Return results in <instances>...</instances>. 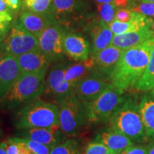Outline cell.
<instances>
[{
    "label": "cell",
    "mask_w": 154,
    "mask_h": 154,
    "mask_svg": "<svg viewBox=\"0 0 154 154\" xmlns=\"http://www.w3.org/2000/svg\"><path fill=\"white\" fill-rule=\"evenodd\" d=\"M0 154H7L5 141H2L0 143Z\"/></svg>",
    "instance_id": "cell-39"
},
{
    "label": "cell",
    "mask_w": 154,
    "mask_h": 154,
    "mask_svg": "<svg viewBox=\"0 0 154 154\" xmlns=\"http://www.w3.org/2000/svg\"><path fill=\"white\" fill-rule=\"evenodd\" d=\"M122 154H148V147L145 146H131L121 152Z\"/></svg>",
    "instance_id": "cell-33"
},
{
    "label": "cell",
    "mask_w": 154,
    "mask_h": 154,
    "mask_svg": "<svg viewBox=\"0 0 154 154\" xmlns=\"http://www.w3.org/2000/svg\"><path fill=\"white\" fill-rule=\"evenodd\" d=\"M10 26V22H0V39L3 40L7 35Z\"/></svg>",
    "instance_id": "cell-34"
},
{
    "label": "cell",
    "mask_w": 154,
    "mask_h": 154,
    "mask_svg": "<svg viewBox=\"0 0 154 154\" xmlns=\"http://www.w3.org/2000/svg\"><path fill=\"white\" fill-rule=\"evenodd\" d=\"M22 140L34 154H50L52 151V149L49 146L34 140L26 139V138H22Z\"/></svg>",
    "instance_id": "cell-30"
},
{
    "label": "cell",
    "mask_w": 154,
    "mask_h": 154,
    "mask_svg": "<svg viewBox=\"0 0 154 154\" xmlns=\"http://www.w3.org/2000/svg\"><path fill=\"white\" fill-rule=\"evenodd\" d=\"M113 153L106 146L98 141L89 142L82 148L80 154H112Z\"/></svg>",
    "instance_id": "cell-29"
},
{
    "label": "cell",
    "mask_w": 154,
    "mask_h": 154,
    "mask_svg": "<svg viewBox=\"0 0 154 154\" xmlns=\"http://www.w3.org/2000/svg\"><path fill=\"white\" fill-rule=\"evenodd\" d=\"M148 154H154V143L148 146Z\"/></svg>",
    "instance_id": "cell-40"
},
{
    "label": "cell",
    "mask_w": 154,
    "mask_h": 154,
    "mask_svg": "<svg viewBox=\"0 0 154 154\" xmlns=\"http://www.w3.org/2000/svg\"><path fill=\"white\" fill-rule=\"evenodd\" d=\"M3 57H4V54H0V61H1Z\"/></svg>",
    "instance_id": "cell-46"
},
{
    "label": "cell",
    "mask_w": 154,
    "mask_h": 154,
    "mask_svg": "<svg viewBox=\"0 0 154 154\" xmlns=\"http://www.w3.org/2000/svg\"><path fill=\"white\" fill-rule=\"evenodd\" d=\"M132 1H134V2H138V1H139V0H132ZM140 1H141V0H140Z\"/></svg>",
    "instance_id": "cell-48"
},
{
    "label": "cell",
    "mask_w": 154,
    "mask_h": 154,
    "mask_svg": "<svg viewBox=\"0 0 154 154\" xmlns=\"http://www.w3.org/2000/svg\"><path fill=\"white\" fill-rule=\"evenodd\" d=\"M153 21L145 15L136 12L134 18L128 22H121L114 20L109 25V28L114 35H119L128 32H134L144 26H151Z\"/></svg>",
    "instance_id": "cell-20"
},
{
    "label": "cell",
    "mask_w": 154,
    "mask_h": 154,
    "mask_svg": "<svg viewBox=\"0 0 154 154\" xmlns=\"http://www.w3.org/2000/svg\"><path fill=\"white\" fill-rule=\"evenodd\" d=\"M108 121L109 128L125 135L133 142L143 141L149 138L138 104L129 96L126 97Z\"/></svg>",
    "instance_id": "cell-4"
},
{
    "label": "cell",
    "mask_w": 154,
    "mask_h": 154,
    "mask_svg": "<svg viewBox=\"0 0 154 154\" xmlns=\"http://www.w3.org/2000/svg\"><path fill=\"white\" fill-rule=\"evenodd\" d=\"M97 8L101 20L109 26L115 20L117 7L111 3H99Z\"/></svg>",
    "instance_id": "cell-28"
},
{
    "label": "cell",
    "mask_w": 154,
    "mask_h": 154,
    "mask_svg": "<svg viewBox=\"0 0 154 154\" xmlns=\"http://www.w3.org/2000/svg\"><path fill=\"white\" fill-rule=\"evenodd\" d=\"M63 51L73 60L82 61L88 58L89 44L81 35L69 34L63 41Z\"/></svg>",
    "instance_id": "cell-17"
},
{
    "label": "cell",
    "mask_w": 154,
    "mask_h": 154,
    "mask_svg": "<svg viewBox=\"0 0 154 154\" xmlns=\"http://www.w3.org/2000/svg\"><path fill=\"white\" fill-rule=\"evenodd\" d=\"M151 30L153 31V33H154V21L153 22V23H152V24H151Z\"/></svg>",
    "instance_id": "cell-44"
},
{
    "label": "cell",
    "mask_w": 154,
    "mask_h": 154,
    "mask_svg": "<svg viewBox=\"0 0 154 154\" xmlns=\"http://www.w3.org/2000/svg\"><path fill=\"white\" fill-rule=\"evenodd\" d=\"M10 8L7 5L5 0H0V13L3 14H11Z\"/></svg>",
    "instance_id": "cell-37"
},
{
    "label": "cell",
    "mask_w": 154,
    "mask_h": 154,
    "mask_svg": "<svg viewBox=\"0 0 154 154\" xmlns=\"http://www.w3.org/2000/svg\"><path fill=\"white\" fill-rule=\"evenodd\" d=\"M136 12L128 8H119L116 13L115 20L121 22H128L134 18Z\"/></svg>",
    "instance_id": "cell-32"
},
{
    "label": "cell",
    "mask_w": 154,
    "mask_h": 154,
    "mask_svg": "<svg viewBox=\"0 0 154 154\" xmlns=\"http://www.w3.org/2000/svg\"><path fill=\"white\" fill-rule=\"evenodd\" d=\"M12 20V17L11 14H3L0 13V22H10Z\"/></svg>",
    "instance_id": "cell-38"
},
{
    "label": "cell",
    "mask_w": 154,
    "mask_h": 154,
    "mask_svg": "<svg viewBox=\"0 0 154 154\" xmlns=\"http://www.w3.org/2000/svg\"><path fill=\"white\" fill-rule=\"evenodd\" d=\"M6 3L11 9H18L21 5L20 0H6Z\"/></svg>",
    "instance_id": "cell-35"
},
{
    "label": "cell",
    "mask_w": 154,
    "mask_h": 154,
    "mask_svg": "<svg viewBox=\"0 0 154 154\" xmlns=\"http://www.w3.org/2000/svg\"><path fill=\"white\" fill-rule=\"evenodd\" d=\"M127 96L124 91L111 84L96 99L84 103L88 125L109 121Z\"/></svg>",
    "instance_id": "cell-5"
},
{
    "label": "cell",
    "mask_w": 154,
    "mask_h": 154,
    "mask_svg": "<svg viewBox=\"0 0 154 154\" xmlns=\"http://www.w3.org/2000/svg\"><path fill=\"white\" fill-rule=\"evenodd\" d=\"M153 47L154 37L124 50L110 76L111 84L124 91L134 88L145 72Z\"/></svg>",
    "instance_id": "cell-1"
},
{
    "label": "cell",
    "mask_w": 154,
    "mask_h": 154,
    "mask_svg": "<svg viewBox=\"0 0 154 154\" xmlns=\"http://www.w3.org/2000/svg\"><path fill=\"white\" fill-rule=\"evenodd\" d=\"M47 70L21 74L14 86L0 101L3 109L15 111L43 95Z\"/></svg>",
    "instance_id": "cell-3"
},
{
    "label": "cell",
    "mask_w": 154,
    "mask_h": 154,
    "mask_svg": "<svg viewBox=\"0 0 154 154\" xmlns=\"http://www.w3.org/2000/svg\"><path fill=\"white\" fill-rule=\"evenodd\" d=\"M7 154H34L19 137L9 138L5 140Z\"/></svg>",
    "instance_id": "cell-26"
},
{
    "label": "cell",
    "mask_w": 154,
    "mask_h": 154,
    "mask_svg": "<svg viewBox=\"0 0 154 154\" xmlns=\"http://www.w3.org/2000/svg\"><path fill=\"white\" fill-rule=\"evenodd\" d=\"M124 50L110 46L91 55L94 61V69L110 78L111 73L122 55Z\"/></svg>",
    "instance_id": "cell-14"
},
{
    "label": "cell",
    "mask_w": 154,
    "mask_h": 154,
    "mask_svg": "<svg viewBox=\"0 0 154 154\" xmlns=\"http://www.w3.org/2000/svg\"><path fill=\"white\" fill-rule=\"evenodd\" d=\"M53 0H24V7L28 11L41 14H51Z\"/></svg>",
    "instance_id": "cell-27"
},
{
    "label": "cell",
    "mask_w": 154,
    "mask_h": 154,
    "mask_svg": "<svg viewBox=\"0 0 154 154\" xmlns=\"http://www.w3.org/2000/svg\"><path fill=\"white\" fill-rule=\"evenodd\" d=\"M95 141L103 144L113 153H120L128 147L134 145V142L129 138L111 128L99 133Z\"/></svg>",
    "instance_id": "cell-18"
},
{
    "label": "cell",
    "mask_w": 154,
    "mask_h": 154,
    "mask_svg": "<svg viewBox=\"0 0 154 154\" xmlns=\"http://www.w3.org/2000/svg\"><path fill=\"white\" fill-rule=\"evenodd\" d=\"M134 88L138 91H149L154 88V47L145 72Z\"/></svg>",
    "instance_id": "cell-24"
},
{
    "label": "cell",
    "mask_w": 154,
    "mask_h": 154,
    "mask_svg": "<svg viewBox=\"0 0 154 154\" xmlns=\"http://www.w3.org/2000/svg\"><path fill=\"white\" fill-rule=\"evenodd\" d=\"M21 74L48 70L51 61L40 50L24 54L17 57Z\"/></svg>",
    "instance_id": "cell-15"
},
{
    "label": "cell",
    "mask_w": 154,
    "mask_h": 154,
    "mask_svg": "<svg viewBox=\"0 0 154 154\" xmlns=\"http://www.w3.org/2000/svg\"><path fill=\"white\" fill-rule=\"evenodd\" d=\"M151 94H152V95H153V96H154V88H153V89H152Z\"/></svg>",
    "instance_id": "cell-47"
},
{
    "label": "cell",
    "mask_w": 154,
    "mask_h": 154,
    "mask_svg": "<svg viewBox=\"0 0 154 154\" xmlns=\"http://www.w3.org/2000/svg\"><path fill=\"white\" fill-rule=\"evenodd\" d=\"M154 37V33L151 26H147L134 31L119 35H114L111 46L121 50H126L143 43Z\"/></svg>",
    "instance_id": "cell-16"
},
{
    "label": "cell",
    "mask_w": 154,
    "mask_h": 154,
    "mask_svg": "<svg viewBox=\"0 0 154 154\" xmlns=\"http://www.w3.org/2000/svg\"><path fill=\"white\" fill-rule=\"evenodd\" d=\"M54 22H55V20L51 14H41L26 11L20 14L15 25L38 37Z\"/></svg>",
    "instance_id": "cell-12"
},
{
    "label": "cell",
    "mask_w": 154,
    "mask_h": 154,
    "mask_svg": "<svg viewBox=\"0 0 154 154\" xmlns=\"http://www.w3.org/2000/svg\"><path fill=\"white\" fill-rule=\"evenodd\" d=\"M17 137L34 140L52 149L68 138L67 135L61 129L60 126H54L51 128L18 129Z\"/></svg>",
    "instance_id": "cell-11"
},
{
    "label": "cell",
    "mask_w": 154,
    "mask_h": 154,
    "mask_svg": "<svg viewBox=\"0 0 154 154\" xmlns=\"http://www.w3.org/2000/svg\"><path fill=\"white\" fill-rule=\"evenodd\" d=\"M94 66L95 64L92 57H88L85 60L72 64L65 74L64 81L77 84L79 82L93 72Z\"/></svg>",
    "instance_id": "cell-23"
},
{
    "label": "cell",
    "mask_w": 154,
    "mask_h": 154,
    "mask_svg": "<svg viewBox=\"0 0 154 154\" xmlns=\"http://www.w3.org/2000/svg\"><path fill=\"white\" fill-rule=\"evenodd\" d=\"M66 27L57 22L50 25L38 37V47L51 61L63 59V41L66 36Z\"/></svg>",
    "instance_id": "cell-9"
},
{
    "label": "cell",
    "mask_w": 154,
    "mask_h": 154,
    "mask_svg": "<svg viewBox=\"0 0 154 154\" xmlns=\"http://www.w3.org/2000/svg\"><path fill=\"white\" fill-rule=\"evenodd\" d=\"M89 12L87 0H53L51 14L66 28L84 19Z\"/></svg>",
    "instance_id": "cell-7"
},
{
    "label": "cell",
    "mask_w": 154,
    "mask_h": 154,
    "mask_svg": "<svg viewBox=\"0 0 154 154\" xmlns=\"http://www.w3.org/2000/svg\"><path fill=\"white\" fill-rule=\"evenodd\" d=\"M141 2H153L154 3V0H141Z\"/></svg>",
    "instance_id": "cell-43"
},
{
    "label": "cell",
    "mask_w": 154,
    "mask_h": 154,
    "mask_svg": "<svg viewBox=\"0 0 154 154\" xmlns=\"http://www.w3.org/2000/svg\"><path fill=\"white\" fill-rule=\"evenodd\" d=\"M112 154H122V153H112Z\"/></svg>",
    "instance_id": "cell-49"
},
{
    "label": "cell",
    "mask_w": 154,
    "mask_h": 154,
    "mask_svg": "<svg viewBox=\"0 0 154 154\" xmlns=\"http://www.w3.org/2000/svg\"><path fill=\"white\" fill-rule=\"evenodd\" d=\"M38 37L14 25L3 41L4 56L18 57L31 51H38Z\"/></svg>",
    "instance_id": "cell-8"
},
{
    "label": "cell",
    "mask_w": 154,
    "mask_h": 154,
    "mask_svg": "<svg viewBox=\"0 0 154 154\" xmlns=\"http://www.w3.org/2000/svg\"><path fill=\"white\" fill-rule=\"evenodd\" d=\"M130 9L134 12H138L145 15L146 17H154V3L153 2H143L138 4H133Z\"/></svg>",
    "instance_id": "cell-31"
},
{
    "label": "cell",
    "mask_w": 154,
    "mask_h": 154,
    "mask_svg": "<svg viewBox=\"0 0 154 154\" xmlns=\"http://www.w3.org/2000/svg\"><path fill=\"white\" fill-rule=\"evenodd\" d=\"M82 148L79 140L76 138H67L54 148L50 154H80Z\"/></svg>",
    "instance_id": "cell-25"
},
{
    "label": "cell",
    "mask_w": 154,
    "mask_h": 154,
    "mask_svg": "<svg viewBox=\"0 0 154 154\" xmlns=\"http://www.w3.org/2000/svg\"><path fill=\"white\" fill-rule=\"evenodd\" d=\"M59 125L68 137H75L87 126L86 110L84 103L75 94L69 96L59 106Z\"/></svg>",
    "instance_id": "cell-6"
},
{
    "label": "cell",
    "mask_w": 154,
    "mask_h": 154,
    "mask_svg": "<svg viewBox=\"0 0 154 154\" xmlns=\"http://www.w3.org/2000/svg\"><path fill=\"white\" fill-rule=\"evenodd\" d=\"M68 62H59L50 70L47 79H46L45 88L43 95L49 98L56 88L59 87L64 81V76L67 69L71 66Z\"/></svg>",
    "instance_id": "cell-22"
},
{
    "label": "cell",
    "mask_w": 154,
    "mask_h": 154,
    "mask_svg": "<svg viewBox=\"0 0 154 154\" xmlns=\"http://www.w3.org/2000/svg\"><path fill=\"white\" fill-rule=\"evenodd\" d=\"M20 75L17 58L4 56L0 61V101L9 93Z\"/></svg>",
    "instance_id": "cell-13"
},
{
    "label": "cell",
    "mask_w": 154,
    "mask_h": 154,
    "mask_svg": "<svg viewBox=\"0 0 154 154\" xmlns=\"http://www.w3.org/2000/svg\"><path fill=\"white\" fill-rule=\"evenodd\" d=\"M5 1H6V0H5Z\"/></svg>",
    "instance_id": "cell-50"
},
{
    "label": "cell",
    "mask_w": 154,
    "mask_h": 154,
    "mask_svg": "<svg viewBox=\"0 0 154 154\" xmlns=\"http://www.w3.org/2000/svg\"><path fill=\"white\" fill-rule=\"evenodd\" d=\"M111 84L109 76L94 69L93 72L78 82L74 94L83 103L91 101L103 93Z\"/></svg>",
    "instance_id": "cell-10"
},
{
    "label": "cell",
    "mask_w": 154,
    "mask_h": 154,
    "mask_svg": "<svg viewBox=\"0 0 154 154\" xmlns=\"http://www.w3.org/2000/svg\"><path fill=\"white\" fill-rule=\"evenodd\" d=\"M131 0H113V5L119 8H125L127 6L130 5Z\"/></svg>",
    "instance_id": "cell-36"
},
{
    "label": "cell",
    "mask_w": 154,
    "mask_h": 154,
    "mask_svg": "<svg viewBox=\"0 0 154 154\" xmlns=\"http://www.w3.org/2000/svg\"><path fill=\"white\" fill-rule=\"evenodd\" d=\"M139 112L149 138L154 139V97L145 94L138 103Z\"/></svg>",
    "instance_id": "cell-21"
},
{
    "label": "cell",
    "mask_w": 154,
    "mask_h": 154,
    "mask_svg": "<svg viewBox=\"0 0 154 154\" xmlns=\"http://www.w3.org/2000/svg\"><path fill=\"white\" fill-rule=\"evenodd\" d=\"M90 32L92 38V55L111 45L114 34L109 26L101 20L94 22Z\"/></svg>",
    "instance_id": "cell-19"
},
{
    "label": "cell",
    "mask_w": 154,
    "mask_h": 154,
    "mask_svg": "<svg viewBox=\"0 0 154 154\" xmlns=\"http://www.w3.org/2000/svg\"><path fill=\"white\" fill-rule=\"evenodd\" d=\"M2 134H3L1 128H0V138H2Z\"/></svg>",
    "instance_id": "cell-45"
},
{
    "label": "cell",
    "mask_w": 154,
    "mask_h": 154,
    "mask_svg": "<svg viewBox=\"0 0 154 154\" xmlns=\"http://www.w3.org/2000/svg\"><path fill=\"white\" fill-rule=\"evenodd\" d=\"M14 126L17 130L60 126L59 106L38 98L17 109Z\"/></svg>",
    "instance_id": "cell-2"
},
{
    "label": "cell",
    "mask_w": 154,
    "mask_h": 154,
    "mask_svg": "<svg viewBox=\"0 0 154 154\" xmlns=\"http://www.w3.org/2000/svg\"><path fill=\"white\" fill-rule=\"evenodd\" d=\"M2 40L0 39V54H1V51H2L3 48V43H2Z\"/></svg>",
    "instance_id": "cell-42"
},
{
    "label": "cell",
    "mask_w": 154,
    "mask_h": 154,
    "mask_svg": "<svg viewBox=\"0 0 154 154\" xmlns=\"http://www.w3.org/2000/svg\"><path fill=\"white\" fill-rule=\"evenodd\" d=\"M99 3H113V0H96Z\"/></svg>",
    "instance_id": "cell-41"
}]
</instances>
